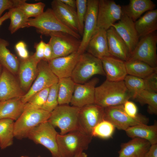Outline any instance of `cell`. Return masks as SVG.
I'll return each instance as SVG.
<instances>
[{
  "instance_id": "cell-18",
  "label": "cell",
  "mask_w": 157,
  "mask_h": 157,
  "mask_svg": "<svg viewBox=\"0 0 157 157\" xmlns=\"http://www.w3.org/2000/svg\"><path fill=\"white\" fill-rule=\"evenodd\" d=\"M77 51L48 62L49 67L58 79L71 77L80 55Z\"/></svg>"
},
{
  "instance_id": "cell-13",
  "label": "cell",
  "mask_w": 157,
  "mask_h": 157,
  "mask_svg": "<svg viewBox=\"0 0 157 157\" xmlns=\"http://www.w3.org/2000/svg\"><path fill=\"white\" fill-rule=\"evenodd\" d=\"M104 109L94 104L80 108L78 119L82 132L91 136L93 128L104 119Z\"/></svg>"
},
{
  "instance_id": "cell-1",
  "label": "cell",
  "mask_w": 157,
  "mask_h": 157,
  "mask_svg": "<svg viewBox=\"0 0 157 157\" xmlns=\"http://www.w3.org/2000/svg\"><path fill=\"white\" fill-rule=\"evenodd\" d=\"M132 98L124 81H112L106 80L96 87L94 104L104 108L123 104Z\"/></svg>"
},
{
  "instance_id": "cell-2",
  "label": "cell",
  "mask_w": 157,
  "mask_h": 157,
  "mask_svg": "<svg viewBox=\"0 0 157 157\" xmlns=\"http://www.w3.org/2000/svg\"><path fill=\"white\" fill-rule=\"evenodd\" d=\"M79 109L68 105H58L51 112L47 121L54 128H59L61 135L75 131L82 132L78 119Z\"/></svg>"
},
{
  "instance_id": "cell-37",
  "label": "cell",
  "mask_w": 157,
  "mask_h": 157,
  "mask_svg": "<svg viewBox=\"0 0 157 157\" xmlns=\"http://www.w3.org/2000/svg\"><path fill=\"white\" fill-rule=\"evenodd\" d=\"M115 129V126L110 122L103 119L93 128L91 135L92 137L108 139L112 137Z\"/></svg>"
},
{
  "instance_id": "cell-26",
  "label": "cell",
  "mask_w": 157,
  "mask_h": 157,
  "mask_svg": "<svg viewBox=\"0 0 157 157\" xmlns=\"http://www.w3.org/2000/svg\"><path fill=\"white\" fill-rule=\"evenodd\" d=\"M134 24L140 38L155 32L157 30V9L147 11Z\"/></svg>"
},
{
  "instance_id": "cell-42",
  "label": "cell",
  "mask_w": 157,
  "mask_h": 157,
  "mask_svg": "<svg viewBox=\"0 0 157 157\" xmlns=\"http://www.w3.org/2000/svg\"><path fill=\"white\" fill-rule=\"evenodd\" d=\"M123 106L125 112L129 116L135 118L138 115L137 107L132 101L127 100L123 104Z\"/></svg>"
},
{
  "instance_id": "cell-22",
  "label": "cell",
  "mask_w": 157,
  "mask_h": 157,
  "mask_svg": "<svg viewBox=\"0 0 157 157\" xmlns=\"http://www.w3.org/2000/svg\"><path fill=\"white\" fill-rule=\"evenodd\" d=\"M86 51L99 59L111 56L108 50L106 31L97 29L88 43Z\"/></svg>"
},
{
  "instance_id": "cell-5",
  "label": "cell",
  "mask_w": 157,
  "mask_h": 157,
  "mask_svg": "<svg viewBox=\"0 0 157 157\" xmlns=\"http://www.w3.org/2000/svg\"><path fill=\"white\" fill-rule=\"evenodd\" d=\"M50 114L51 113L41 109L24 110L15 122L14 137L20 140L27 138L30 132L34 128L48 121Z\"/></svg>"
},
{
  "instance_id": "cell-36",
  "label": "cell",
  "mask_w": 157,
  "mask_h": 157,
  "mask_svg": "<svg viewBox=\"0 0 157 157\" xmlns=\"http://www.w3.org/2000/svg\"><path fill=\"white\" fill-rule=\"evenodd\" d=\"M45 4L40 2L35 3L26 2V0H17L16 7L19 9L28 18L36 17L44 12Z\"/></svg>"
},
{
  "instance_id": "cell-53",
  "label": "cell",
  "mask_w": 157,
  "mask_h": 157,
  "mask_svg": "<svg viewBox=\"0 0 157 157\" xmlns=\"http://www.w3.org/2000/svg\"><path fill=\"white\" fill-rule=\"evenodd\" d=\"M20 157H30L27 156H21Z\"/></svg>"
},
{
  "instance_id": "cell-38",
  "label": "cell",
  "mask_w": 157,
  "mask_h": 157,
  "mask_svg": "<svg viewBox=\"0 0 157 157\" xmlns=\"http://www.w3.org/2000/svg\"><path fill=\"white\" fill-rule=\"evenodd\" d=\"M50 88L45 89L34 94L24 104V110L28 108L41 109L46 102Z\"/></svg>"
},
{
  "instance_id": "cell-31",
  "label": "cell",
  "mask_w": 157,
  "mask_h": 157,
  "mask_svg": "<svg viewBox=\"0 0 157 157\" xmlns=\"http://www.w3.org/2000/svg\"><path fill=\"white\" fill-rule=\"evenodd\" d=\"M58 101L59 105L70 103L75 83L71 77L58 79Z\"/></svg>"
},
{
  "instance_id": "cell-43",
  "label": "cell",
  "mask_w": 157,
  "mask_h": 157,
  "mask_svg": "<svg viewBox=\"0 0 157 157\" xmlns=\"http://www.w3.org/2000/svg\"><path fill=\"white\" fill-rule=\"evenodd\" d=\"M45 43L41 40L35 45V52L33 55L35 62L38 64L44 58V53Z\"/></svg>"
},
{
  "instance_id": "cell-23",
  "label": "cell",
  "mask_w": 157,
  "mask_h": 157,
  "mask_svg": "<svg viewBox=\"0 0 157 157\" xmlns=\"http://www.w3.org/2000/svg\"><path fill=\"white\" fill-rule=\"evenodd\" d=\"M37 65L33 55L26 59L21 60L18 73L19 83L23 91L29 89L37 76Z\"/></svg>"
},
{
  "instance_id": "cell-12",
  "label": "cell",
  "mask_w": 157,
  "mask_h": 157,
  "mask_svg": "<svg viewBox=\"0 0 157 157\" xmlns=\"http://www.w3.org/2000/svg\"><path fill=\"white\" fill-rule=\"evenodd\" d=\"M50 36L48 43L52 49V59L67 56L77 51L80 44L79 39L66 33H57Z\"/></svg>"
},
{
  "instance_id": "cell-7",
  "label": "cell",
  "mask_w": 157,
  "mask_h": 157,
  "mask_svg": "<svg viewBox=\"0 0 157 157\" xmlns=\"http://www.w3.org/2000/svg\"><path fill=\"white\" fill-rule=\"evenodd\" d=\"M58 134L55 128L47 121L32 129L27 138L35 143L46 147L50 151L52 157H61L57 141Z\"/></svg>"
},
{
  "instance_id": "cell-11",
  "label": "cell",
  "mask_w": 157,
  "mask_h": 157,
  "mask_svg": "<svg viewBox=\"0 0 157 157\" xmlns=\"http://www.w3.org/2000/svg\"><path fill=\"white\" fill-rule=\"evenodd\" d=\"M122 6L111 0H98L97 29L107 31L121 18Z\"/></svg>"
},
{
  "instance_id": "cell-52",
  "label": "cell",
  "mask_w": 157,
  "mask_h": 157,
  "mask_svg": "<svg viewBox=\"0 0 157 157\" xmlns=\"http://www.w3.org/2000/svg\"><path fill=\"white\" fill-rule=\"evenodd\" d=\"M81 153H79L78 154H77V155H76L74 157H79V156L80 155V154Z\"/></svg>"
},
{
  "instance_id": "cell-19",
  "label": "cell",
  "mask_w": 157,
  "mask_h": 157,
  "mask_svg": "<svg viewBox=\"0 0 157 157\" xmlns=\"http://www.w3.org/2000/svg\"><path fill=\"white\" fill-rule=\"evenodd\" d=\"M100 59L106 80L112 81H124L127 75L125 61L111 56Z\"/></svg>"
},
{
  "instance_id": "cell-47",
  "label": "cell",
  "mask_w": 157,
  "mask_h": 157,
  "mask_svg": "<svg viewBox=\"0 0 157 157\" xmlns=\"http://www.w3.org/2000/svg\"><path fill=\"white\" fill-rule=\"evenodd\" d=\"M144 157H157V144L151 145Z\"/></svg>"
},
{
  "instance_id": "cell-16",
  "label": "cell",
  "mask_w": 157,
  "mask_h": 157,
  "mask_svg": "<svg viewBox=\"0 0 157 157\" xmlns=\"http://www.w3.org/2000/svg\"><path fill=\"white\" fill-rule=\"evenodd\" d=\"M112 27L126 43L131 54L140 38L135 27L134 22L123 12L120 19Z\"/></svg>"
},
{
  "instance_id": "cell-29",
  "label": "cell",
  "mask_w": 157,
  "mask_h": 157,
  "mask_svg": "<svg viewBox=\"0 0 157 157\" xmlns=\"http://www.w3.org/2000/svg\"><path fill=\"white\" fill-rule=\"evenodd\" d=\"M8 41L0 38V64L13 74L18 73L19 62L17 57L12 53L7 47Z\"/></svg>"
},
{
  "instance_id": "cell-24",
  "label": "cell",
  "mask_w": 157,
  "mask_h": 157,
  "mask_svg": "<svg viewBox=\"0 0 157 157\" xmlns=\"http://www.w3.org/2000/svg\"><path fill=\"white\" fill-rule=\"evenodd\" d=\"M151 145L146 140L138 138H132L121 144L117 157H144Z\"/></svg>"
},
{
  "instance_id": "cell-10",
  "label": "cell",
  "mask_w": 157,
  "mask_h": 157,
  "mask_svg": "<svg viewBox=\"0 0 157 157\" xmlns=\"http://www.w3.org/2000/svg\"><path fill=\"white\" fill-rule=\"evenodd\" d=\"M37 69L35 80L28 92L21 97L24 104L36 93L50 88L58 82V78L51 71L47 61L41 60L38 64Z\"/></svg>"
},
{
  "instance_id": "cell-15",
  "label": "cell",
  "mask_w": 157,
  "mask_h": 157,
  "mask_svg": "<svg viewBox=\"0 0 157 157\" xmlns=\"http://www.w3.org/2000/svg\"><path fill=\"white\" fill-rule=\"evenodd\" d=\"M99 81V79L95 77L84 83H75L71 105L81 108L94 104L95 88Z\"/></svg>"
},
{
  "instance_id": "cell-48",
  "label": "cell",
  "mask_w": 157,
  "mask_h": 157,
  "mask_svg": "<svg viewBox=\"0 0 157 157\" xmlns=\"http://www.w3.org/2000/svg\"><path fill=\"white\" fill-rule=\"evenodd\" d=\"M67 6L76 10V0H60Z\"/></svg>"
},
{
  "instance_id": "cell-44",
  "label": "cell",
  "mask_w": 157,
  "mask_h": 157,
  "mask_svg": "<svg viewBox=\"0 0 157 157\" xmlns=\"http://www.w3.org/2000/svg\"><path fill=\"white\" fill-rule=\"evenodd\" d=\"M145 79L148 90L157 92V72L153 73Z\"/></svg>"
},
{
  "instance_id": "cell-32",
  "label": "cell",
  "mask_w": 157,
  "mask_h": 157,
  "mask_svg": "<svg viewBox=\"0 0 157 157\" xmlns=\"http://www.w3.org/2000/svg\"><path fill=\"white\" fill-rule=\"evenodd\" d=\"M14 121L10 119H0V147L4 149L13 143Z\"/></svg>"
},
{
  "instance_id": "cell-45",
  "label": "cell",
  "mask_w": 157,
  "mask_h": 157,
  "mask_svg": "<svg viewBox=\"0 0 157 157\" xmlns=\"http://www.w3.org/2000/svg\"><path fill=\"white\" fill-rule=\"evenodd\" d=\"M17 0H0V18L6 10L16 7Z\"/></svg>"
},
{
  "instance_id": "cell-46",
  "label": "cell",
  "mask_w": 157,
  "mask_h": 157,
  "mask_svg": "<svg viewBox=\"0 0 157 157\" xmlns=\"http://www.w3.org/2000/svg\"><path fill=\"white\" fill-rule=\"evenodd\" d=\"M53 52L49 44L45 43L44 53V60L48 62L52 59Z\"/></svg>"
},
{
  "instance_id": "cell-40",
  "label": "cell",
  "mask_w": 157,
  "mask_h": 157,
  "mask_svg": "<svg viewBox=\"0 0 157 157\" xmlns=\"http://www.w3.org/2000/svg\"><path fill=\"white\" fill-rule=\"evenodd\" d=\"M88 0H76V12L78 26V33L82 37L84 19L87 8Z\"/></svg>"
},
{
  "instance_id": "cell-55",
  "label": "cell",
  "mask_w": 157,
  "mask_h": 157,
  "mask_svg": "<svg viewBox=\"0 0 157 157\" xmlns=\"http://www.w3.org/2000/svg\"></svg>"
},
{
  "instance_id": "cell-50",
  "label": "cell",
  "mask_w": 157,
  "mask_h": 157,
  "mask_svg": "<svg viewBox=\"0 0 157 157\" xmlns=\"http://www.w3.org/2000/svg\"><path fill=\"white\" fill-rule=\"evenodd\" d=\"M78 157H88V156L85 153L83 152L80 154Z\"/></svg>"
},
{
  "instance_id": "cell-41",
  "label": "cell",
  "mask_w": 157,
  "mask_h": 157,
  "mask_svg": "<svg viewBox=\"0 0 157 157\" xmlns=\"http://www.w3.org/2000/svg\"><path fill=\"white\" fill-rule=\"evenodd\" d=\"M15 49L21 60L26 59L30 56L26 45L24 42H18L15 46Z\"/></svg>"
},
{
  "instance_id": "cell-4",
  "label": "cell",
  "mask_w": 157,
  "mask_h": 157,
  "mask_svg": "<svg viewBox=\"0 0 157 157\" xmlns=\"http://www.w3.org/2000/svg\"><path fill=\"white\" fill-rule=\"evenodd\" d=\"M92 137L79 131L58 134L57 141L61 157H74L88 149Z\"/></svg>"
},
{
  "instance_id": "cell-17",
  "label": "cell",
  "mask_w": 157,
  "mask_h": 157,
  "mask_svg": "<svg viewBox=\"0 0 157 157\" xmlns=\"http://www.w3.org/2000/svg\"><path fill=\"white\" fill-rule=\"evenodd\" d=\"M13 74L3 67L0 75V101L17 98L24 94Z\"/></svg>"
},
{
  "instance_id": "cell-27",
  "label": "cell",
  "mask_w": 157,
  "mask_h": 157,
  "mask_svg": "<svg viewBox=\"0 0 157 157\" xmlns=\"http://www.w3.org/2000/svg\"><path fill=\"white\" fill-rule=\"evenodd\" d=\"M156 6L151 0H130L128 4L122 7L123 12L135 22L144 13L154 9Z\"/></svg>"
},
{
  "instance_id": "cell-21",
  "label": "cell",
  "mask_w": 157,
  "mask_h": 157,
  "mask_svg": "<svg viewBox=\"0 0 157 157\" xmlns=\"http://www.w3.org/2000/svg\"><path fill=\"white\" fill-rule=\"evenodd\" d=\"M51 4V9L59 20L69 28L78 33L76 10L67 6L60 0H54Z\"/></svg>"
},
{
  "instance_id": "cell-8",
  "label": "cell",
  "mask_w": 157,
  "mask_h": 157,
  "mask_svg": "<svg viewBox=\"0 0 157 157\" xmlns=\"http://www.w3.org/2000/svg\"><path fill=\"white\" fill-rule=\"evenodd\" d=\"M104 119L110 122L115 128L124 131L137 125L147 124L149 121L148 118L139 114L135 118L129 116L125 112L123 104L104 108Z\"/></svg>"
},
{
  "instance_id": "cell-51",
  "label": "cell",
  "mask_w": 157,
  "mask_h": 157,
  "mask_svg": "<svg viewBox=\"0 0 157 157\" xmlns=\"http://www.w3.org/2000/svg\"><path fill=\"white\" fill-rule=\"evenodd\" d=\"M3 69L2 65L0 64V75L1 74Z\"/></svg>"
},
{
  "instance_id": "cell-6",
  "label": "cell",
  "mask_w": 157,
  "mask_h": 157,
  "mask_svg": "<svg viewBox=\"0 0 157 157\" xmlns=\"http://www.w3.org/2000/svg\"><path fill=\"white\" fill-rule=\"evenodd\" d=\"M96 75L105 76L101 60L87 52L80 55L71 76L76 83L82 84Z\"/></svg>"
},
{
  "instance_id": "cell-35",
  "label": "cell",
  "mask_w": 157,
  "mask_h": 157,
  "mask_svg": "<svg viewBox=\"0 0 157 157\" xmlns=\"http://www.w3.org/2000/svg\"><path fill=\"white\" fill-rule=\"evenodd\" d=\"M135 99L141 105L147 104V112L151 114H157V92L144 90L137 96Z\"/></svg>"
},
{
  "instance_id": "cell-25",
  "label": "cell",
  "mask_w": 157,
  "mask_h": 157,
  "mask_svg": "<svg viewBox=\"0 0 157 157\" xmlns=\"http://www.w3.org/2000/svg\"><path fill=\"white\" fill-rule=\"evenodd\" d=\"M126 135L132 138H138L146 140L151 145L157 144V124L137 125L125 131Z\"/></svg>"
},
{
  "instance_id": "cell-30",
  "label": "cell",
  "mask_w": 157,
  "mask_h": 157,
  "mask_svg": "<svg viewBox=\"0 0 157 157\" xmlns=\"http://www.w3.org/2000/svg\"><path fill=\"white\" fill-rule=\"evenodd\" d=\"M127 75L145 79L157 72V67H153L147 63L138 60H128L125 62Z\"/></svg>"
},
{
  "instance_id": "cell-34",
  "label": "cell",
  "mask_w": 157,
  "mask_h": 157,
  "mask_svg": "<svg viewBox=\"0 0 157 157\" xmlns=\"http://www.w3.org/2000/svg\"><path fill=\"white\" fill-rule=\"evenodd\" d=\"M124 81L125 85L131 93L132 98L135 99L142 91L148 90L147 82L145 79L127 75Z\"/></svg>"
},
{
  "instance_id": "cell-20",
  "label": "cell",
  "mask_w": 157,
  "mask_h": 157,
  "mask_svg": "<svg viewBox=\"0 0 157 157\" xmlns=\"http://www.w3.org/2000/svg\"><path fill=\"white\" fill-rule=\"evenodd\" d=\"M109 52L110 55L125 62L128 60L131 53L123 40L111 27L106 31Z\"/></svg>"
},
{
  "instance_id": "cell-14",
  "label": "cell",
  "mask_w": 157,
  "mask_h": 157,
  "mask_svg": "<svg viewBox=\"0 0 157 157\" xmlns=\"http://www.w3.org/2000/svg\"><path fill=\"white\" fill-rule=\"evenodd\" d=\"M98 0H88L87 10L84 24L82 39L77 52H85L88 43L97 28Z\"/></svg>"
},
{
  "instance_id": "cell-3",
  "label": "cell",
  "mask_w": 157,
  "mask_h": 157,
  "mask_svg": "<svg viewBox=\"0 0 157 157\" xmlns=\"http://www.w3.org/2000/svg\"><path fill=\"white\" fill-rule=\"evenodd\" d=\"M35 27L42 35L50 36L59 32L66 33L80 40L81 36L63 24L57 18L51 8H48L38 16L29 19L27 27Z\"/></svg>"
},
{
  "instance_id": "cell-39",
  "label": "cell",
  "mask_w": 157,
  "mask_h": 157,
  "mask_svg": "<svg viewBox=\"0 0 157 157\" xmlns=\"http://www.w3.org/2000/svg\"><path fill=\"white\" fill-rule=\"evenodd\" d=\"M58 83L50 87L46 102L41 109L51 113L59 105L58 101Z\"/></svg>"
},
{
  "instance_id": "cell-49",
  "label": "cell",
  "mask_w": 157,
  "mask_h": 157,
  "mask_svg": "<svg viewBox=\"0 0 157 157\" xmlns=\"http://www.w3.org/2000/svg\"><path fill=\"white\" fill-rule=\"evenodd\" d=\"M10 14L9 12H6L0 18V26L3 22L8 19H9Z\"/></svg>"
},
{
  "instance_id": "cell-54",
  "label": "cell",
  "mask_w": 157,
  "mask_h": 157,
  "mask_svg": "<svg viewBox=\"0 0 157 157\" xmlns=\"http://www.w3.org/2000/svg\"><path fill=\"white\" fill-rule=\"evenodd\" d=\"M36 157H41L40 156H38Z\"/></svg>"
},
{
  "instance_id": "cell-33",
  "label": "cell",
  "mask_w": 157,
  "mask_h": 157,
  "mask_svg": "<svg viewBox=\"0 0 157 157\" xmlns=\"http://www.w3.org/2000/svg\"><path fill=\"white\" fill-rule=\"evenodd\" d=\"M10 23L8 30L13 34L20 28L27 27L28 18L17 7L9 10Z\"/></svg>"
},
{
  "instance_id": "cell-28",
  "label": "cell",
  "mask_w": 157,
  "mask_h": 157,
  "mask_svg": "<svg viewBox=\"0 0 157 157\" xmlns=\"http://www.w3.org/2000/svg\"><path fill=\"white\" fill-rule=\"evenodd\" d=\"M24 106L21 98L0 101V119H10L15 121L24 111Z\"/></svg>"
},
{
  "instance_id": "cell-9",
  "label": "cell",
  "mask_w": 157,
  "mask_h": 157,
  "mask_svg": "<svg viewBox=\"0 0 157 157\" xmlns=\"http://www.w3.org/2000/svg\"><path fill=\"white\" fill-rule=\"evenodd\" d=\"M157 44L156 32L141 38L128 60H140L157 67Z\"/></svg>"
}]
</instances>
